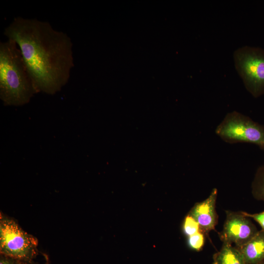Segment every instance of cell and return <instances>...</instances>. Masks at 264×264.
<instances>
[{"mask_svg": "<svg viewBox=\"0 0 264 264\" xmlns=\"http://www.w3.org/2000/svg\"><path fill=\"white\" fill-rule=\"evenodd\" d=\"M19 47L36 93L53 95L68 82L74 66L73 44L49 22L16 17L4 30Z\"/></svg>", "mask_w": 264, "mask_h": 264, "instance_id": "obj_1", "label": "cell"}, {"mask_svg": "<svg viewBox=\"0 0 264 264\" xmlns=\"http://www.w3.org/2000/svg\"><path fill=\"white\" fill-rule=\"evenodd\" d=\"M36 94L30 76L16 43H0V98L6 106L28 103Z\"/></svg>", "mask_w": 264, "mask_h": 264, "instance_id": "obj_2", "label": "cell"}, {"mask_svg": "<svg viewBox=\"0 0 264 264\" xmlns=\"http://www.w3.org/2000/svg\"><path fill=\"white\" fill-rule=\"evenodd\" d=\"M38 244L36 237L25 232L13 220L0 215V254L29 263L37 254Z\"/></svg>", "mask_w": 264, "mask_h": 264, "instance_id": "obj_3", "label": "cell"}, {"mask_svg": "<svg viewBox=\"0 0 264 264\" xmlns=\"http://www.w3.org/2000/svg\"><path fill=\"white\" fill-rule=\"evenodd\" d=\"M215 133L227 143L253 144L264 151V125L239 112L228 113L216 127Z\"/></svg>", "mask_w": 264, "mask_h": 264, "instance_id": "obj_4", "label": "cell"}, {"mask_svg": "<svg viewBox=\"0 0 264 264\" xmlns=\"http://www.w3.org/2000/svg\"><path fill=\"white\" fill-rule=\"evenodd\" d=\"M235 66L247 91L255 98L264 94V49L244 46L234 53Z\"/></svg>", "mask_w": 264, "mask_h": 264, "instance_id": "obj_5", "label": "cell"}, {"mask_svg": "<svg viewBox=\"0 0 264 264\" xmlns=\"http://www.w3.org/2000/svg\"><path fill=\"white\" fill-rule=\"evenodd\" d=\"M259 231L251 220L241 213L227 212L221 238L224 242L240 248L252 239Z\"/></svg>", "mask_w": 264, "mask_h": 264, "instance_id": "obj_6", "label": "cell"}, {"mask_svg": "<svg viewBox=\"0 0 264 264\" xmlns=\"http://www.w3.org/2000/svg\"><path fill=\"white\" fill-rule=\"evenodd\" d=\"M217 195V189L214 188L207 198L194 206L189 215L198 222L203 233L214 230L217 223L215 209Z\"/></svg>", "mask_w": 264, "mask_h": 264, "instance_id": "obj_7", "label": "cell"}, {"mask_svg": "<svg viewBox=\"0 0 264 264\" xmlns=\"http://www.w3.org/2000/svg\"><path fill=\"white\" fill-rule=\"evenodd\" d=\"M247 264H258L264 260V231L260 230L243 246L238 248Z\"/></svg>", "mask_w": 264, "mask_h": 264, "instance_id": "obj_8", "label": "cell"}, {"mask_svg": "<svg viewBox=\"0 0 264 264\" xmlns=\"http://www.w3.org/2000/svg\"><path fill=\"white\" fill-rule=\"evenodd\" d=\"M215 264H247L238 248L223 242L222 248L214 256Z\"/></svg>", "mask_w": 264, "mask_h": 264, "instance_id": "obj_9", "label": "cell"}, {"mask_svg": "<svg viewBox=\"0 0 264 264\" xmlns=\"http://www.w3.org/2000/svg\"><path fill=\"white\" fill-rule=\"evenodd\" d=\"M252 193L257 199L264 201V165L256 171L252 183Z\"/></svg>", "mask_w": 264, "mask_h": 264, "instance_id": "obj_10", "label": "cell"}, {"mask_svg": "<svg viewBox=\"0 0 264 264\" xmlns=\"http://www.w3.org/2000/svg\"><path fill=\"white\" fill-rule=\"evenodd\" d=\"M183 231L185 234L189 237L201 230L198 222L191 216L188 215L184 221Z\"/></svg>", "mask_w": 264, "mask_h": 264, "instance_id": "obj_11", "label": "cell"}, {"mask_svg": "<svg viewBox=\"0 0 264 264\" xmlns=\"http://www.w3.org/2000/svg\"><path fill=\"white\" fill-rule=\"evenodd\" d=\"M204 243V234L201 231L189 237L188 244L193 250L199 251L202 248Z\"/></svg>", "mask_w": 264, "mask_h": 264, "instance_id": "obj_12", "label": "cell"}, {"mask_svg": "<svg viewBox=\"0 0 264 264\" xmlns=\"http://www.w3.org/2000/svg\"><path fill=\"white\" fill-rule=\"evenodd\" d=\"M241 213L244 216L255 220L259 224L262 228L261 230L264 231V211L260 213L254 214L248 213L245 212H241Z\"/></svg>", "mask_w": 264, "mask_h": 264, "instance_id": "obj_13", "label": "cell"}, {"mask_svg": "<svg viewBox=\"0 0 264 264\" xmlns=\"http://www.w3.org/2000/svg\"><path fill=\"white\" fill-rule=\"evenodd\" d=\"M0 264H25L23 262L5 255L0 254Z\"/></svg>", "mask_w": 264, "mask_h": 264, "instance_id": "obj_14", "label": "cell"}, {"mask_svg": "<svg viewBox=\"0 0 264 264\" xmlns=\"http://www.w3.org/2000/svg\"><path fill=\"white\" fill-rule=\"evenodd\" d=\"M264 264V260L260 263H259V264Z\"/></svg>", "mask_w": 264, "mask_h": 264, "instance_id": "obj_15", "label": "cell"}, {"mask_svg": "<svg viewBox=\"0 0 264 264\" xmlns=\"http://www.w3.org/2000/svg\"><path fill=\"white\" fill-rule=\"evenodd\" d=\"M212 264H215V263L213 262V263Z\"/></svg>", "mask_w": 264, "mask_h": 264, "instance_id": "obj_16", "label": "cell"}]
</instances>
